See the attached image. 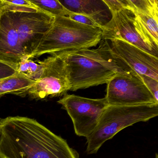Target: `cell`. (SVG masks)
<instances>
[{"label": "cell", "mask_w": 158, "mask_h": 158, "mask_svg": "<svg viewBox=\"0 0 158 158\" xmlns=\"http://www.w3.org/2000/svg\"><path fill=\"white\" fill-rule=\"evenodd\" d=\"M0 158H79L65 139L36 120L0 119Z\"/></svg>", "instance_id": "obj_1"}, {"label": "cell", "mask_w": 158, "mask_h": 158, "mask_svg": "<svg viewBox=\"0 0 158 158\" xmlns=\"http://www.w3.org/2000/svg\"><path fill=\"white\" fill-rule=\"evenodd\" d=\"M54 20V16L40 10L26 12L2 8L0 16V62L16 71L23 60L31 59Z\"/></svg>", "instance_id": "obj_2"}, {"label": "cell", "mask_w": 158, "mask_h": 158, "mask_svg": "<svg viewBox=\"0 0 158 158\" xmlns=\"http://www.w3.org/2000/svg\"><path fill=\"white\" fill-rule=\"evenodd\" d=\"M62 53L71 91L107 84L116 75L132 70L114 56L110 43L105 40H102L97 49Z\"/></svg>", "instance_id": "obj_3"}, {"label": "cell", "mask_w": 158, "mask_h": 158, "mask_svg": "<svg viewBox=\"0 0 158 158\" xmlns=\"http://www.w3.org/2000/svg\"><path fill=\"white\" fill-rule=\"evenodd\" d=\"M102 40V30L79 23L67 17L55 16L31 58L51 55L96 47Z\"/></svg>", "instance_id": "obj_4"}, {"label": "cell", "mask_w": 158, "mask_h": 158, "mask_svg": "<svg viewBox=\"0 0 158 158\" xmlns=\"http://www.w3.org/2000/svg\"><path fill=\"white\" fill-rule=\"evenodd\" d=\"M158 115V103L130 105H108L92 134L86 138L87 152L94 154L109 139L124 128L139 122H147Z\"/></svg>", "instance_id": "obj_5"}, {"label": "cell", "mask_w": 158, "mask_h": 158, "mask_svg": "<svg viewBox=\"0 0 158 158\" xmlns=\"http://www.w3.org/2000/svg\"><path fill=\"white\" fill-rule=\"evenodd\" d=\"M111 15L103 27L102 39L126 41L155 57L158 56L156 43L132 11L123 5L121 0H103Z\"/></svg>", "instance_id": "obj_6"}, {"label": "cell", "mask_w": 158, "mask_h": 158, "mask_svg": "<svg viewBox=\"0 0 158 158\" xmlns=\"http://www.w3.org/2000/svg\"><path fill=\"white\" fill-rule=\"evenodd\" d=\"M109 105L130 106L158 103L138 74L133 70L118 74L107 84Z\"/></svg>", "instance_id": "obj_7"}, {"label": "cell", "mask_w": 158, "mask_h": 158, "mask_svg": "<svg viewBox=\"0 0 158 158\" xmlns=\"http://www.w3.org/2000/svg\"><path fill=\"white\" fill-rule=\"evenodd\" d=\"M37 62L42 66L43 73L27 95L31 98L40 100L67 94L71 89V85L63 53L51 55Z\"/></svg>", "instance_id": "obj_8"}, {"label": "cell", "mask_w": 158, "mask_h": 158, "mask_svg": "<svg viewBox=\"0 0 158 158\" xmlns=\"http://www.w3.org/2000/svg\"><path fill=\"white\" fill-rule=\"evenodd\" d=\"M58 102L71 117L75 134L85 138L95 130L102 113L109 105L105 97L91 99L67 94Z\"/></svg>", "instance_id": "obj_9"}, {"label": "cell", "mask_w": 158, "mask_h": 158, "mask_svg": "<svg viewBox=\"0 0 158 158\" xmlns=\"http://www.w3.org/2000/svg\"><path fill=\"white\" fill-rule=\"evenodd\" d=\"M110 47L115 57L138 74L158 81V58L126 41L110 40Z\"/></svg>", "instance_id": "obj_10"}, {"label": "cell", "mask_w": 158, "mask_h": 158, "mask_svg": "<svg viewBox=\"0 0 158 158\" xmlns=\"http://www.w3.org/2000/svg\"><path fill=\"white\" fill-rule=\"evenodd\" d=\"M158 43V0H121Z\"/></svg>", "instance_id": "obj_11"}, {"label": "cell", "mask_w": 158, "mask_h": 158, "mask_svg": "<svg viewBox=\"0 0 158 158\" xmlns=\"http://www.w3.org/2000/svg\"><path fill=\"white\" fill-rule=\"evenodd\" d=\"M72 12L86 15L103 27L110 20V12L103 0H61L59 1Z\"/></svg>", "instance_id": "obj_12"}, {"label": "cell", "mask_w": 158, "mask_h": 158, "mask_svg": "<svg viewBox=\"0 0 158 158\" xmlns=\"http://www.w3.org/2000/svg\"><path fill=\"white\" fill-rule=\"evenodd\" d=\"M35 83L17 72L13 76L0 80V98L7 94L24 97Z\"/></svg>", "instance_id": "obj_13"}, {"label": "cell", "mask_w": 158, "mask_h": 158, "mask_svg": "<svg viewBox=\"0 0 158 158\" xmlns=\"http://www.w3.org/2000/svg\"><path fill=\"white\" fill-rule=\"evenodd\" d=\"M29 1L40 10L48 13L54 17H68L72 13L67 10L58 0Z\"/></svg>", "instance_id": "obj_14"}, {"label": "cell", "mask_w": 158, "mask_h": 158, "mask_svg": "<svg viewBox=\"0 0 158 158\" xmlns=\"http://www.w3.org/2000/svg\"><path fill=\"white\" fill-rule=\"evenodd\" d=\"M16 71L28 79L37 82L42 75L43 68L40 64L31 59H25L18 64Z\"/></svg>", "instance_id": "obj_15"}, {"label": "cell", "mask_w": 158, "mask_h": 158, "mask_svg": "<svg viewBox=\"0 0 158 158\" xmlns=\"http://www.w3.org/2000/svg\"><path fill=\"white\" fill-rule=\"evenodd\" d=\"M67 17L70 18L71 20H73L79 23L88 26L95 27V28H100L102 30L103 28V27L98 23L95 20L86 15L72 12Z\"/></svg>", "instance_id": "obj_16"}, {"label": "cell", "mask_w": 158, "mask_h": 158, "mask_svg": "<svg viewBox=\"0 0 158 158\" xmlns=\"http://www.w3.org/2000/svg\"><path fill=\"white\" fill-rule=\"evenodd\" d=\"M148 89L158 102V81L144 75L139 74Z\"/></svg>", "instance_id": "obj_17"}, {"label": "cell", "mask_w": 158, "mask_h": 158, "mask_svg": "<svg viewBox=\"0 0 158 158\" xmlns=\"http://www.w3.org/2000/svg\"><path fill=\"white\" fill-rule=\"evenodd\" d=\"M17 73V71L11 66L0 62V80L13 76Z\"/></svg>", "instance_id": "obj_18"}, {"label": "cell", "mask_w": 158, "mask_h": 158, "mask_svg": "<svg viewBox=\"0 0 158 158\" xmlns=\"http://www.w3.org/2000/svg\"><path fill=\"white\" fill-rule=\"evenodd\" d=\"M4 3L9 5H13L19 8H37L32 4L30 1L27 0H15V1H6L2 0Z\"/></svg>", "instance_id": "obj_19"}, {"label": "cell", "mask_w": 158, "mask_h": 158, "mask_svg": "<svg viewBox=\"0 0 158 158\" xmlns=\"http://www.w3.org/2000/svg\"><path fill=\"white\" fill-rule=\"evenodd\" d=\"M2 8H3V2H2V0H0V16H1V15Z\"/></svg>", "instance_id": "obj_20"}, {"label": "cell", "mask_w": 158, "mask_h": 158, "mask_svg": "<svg viewBox=\"0 0 158 158\" xmlns=\"http://www.w3.org/2000/svg\"><path fill=\"white\" fill-rule=\"evenodd\" d=\"M156 158H158V154L157 153L156 154Z\"/></svg>", "instance_id": "obj_21"}]
</instances>
